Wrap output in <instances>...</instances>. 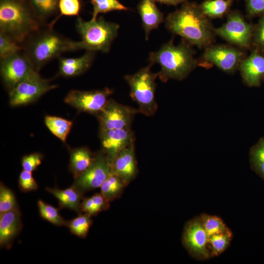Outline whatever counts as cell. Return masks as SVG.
Listing matches in <instances>:
<instances>
[{"label": "cell", "mask_w": 264, "mask_h": 264, "mask_svg": "<svg viewBox=\"0 0 264 264\" xmlns=\"http://www.w3.org/2000/svg\"><path fill=\"white\" fill-rule=\"evenodd\" d=\"M166 27L199 48L208 47L215 40V28L195 2H184L179 9L170 13L166 19Z\"/></svg>", "instance_id": "1"}, {"label": "cell", "mask_w": 264, "mask_h": 264, "mask_svg": "<svg viewBox=\"0 0 264 264\" xmlns=\"http://www.w3.org/2000/svg\"><path fill=\"white\" fill-rule=\"evenodd\" d=\"M23 51L38 71L63 53L80 49L79 41H72L47 24L29 36L22 44Z\"/></svg>", "instance_id": "2"}, {"label": "cell", "mask_w": 264, "mask_h": 264, "mask_svg": "<svg viewBox=\"0 0 264 264\" xmlns=\"http://www.w3.org/2000/svg\"><path fill=\"white\" fill-rule=\"evenodd\" d=\"M190 45L184 40L178 45L170 41L157 51L150 53V64L156 63L161 66L157 74L162 82L170 79L182 80L198 66L195 51Z\"/></svg>", "instance_id": "3"}, {"label": "cell", "mask_w": 264, "mask_h": 264, "mask_svg": "<svg viewBox=\"0 0 264 264\" xmlns=\"http://www.w3.org/2000/svg\"><path fill=\"white\" fill-rule=\"evenodd\" d=\"M44 24L28 0H0V31L22 45Z\"/></svg>", "instance_id": "4"}, {"label": "cell", "mask_w": 264, "mask_h": 264, "mask_svg": "<svg viewBox=\"0 0 264 264\" xmlns=\"http://www.w3.org/2000/svg\"><path fill=\"white\" fill-rule=\"evenodd\" d=\"M75 27L81 38L79 41L81 50L104 53L110 50L119 28L118 24L106 21L102 16L88 21L78 16Z\"/></svg>", "instance_id": "5"}, {"label": "cell", "mask_w": 264, "mask_h": 264, "mask_svg": "<svg viewBox=\"0 0 264 264\" xmlns=\"http://www.w3.org/2000/svg\"><path fill=\"white\" fill-rule=\"evenodd\" d=\"M151 66L125 77L130 88L131 97L138 105V112L148 116L154 115L157 109L155 92L158 74L151 71Z\"/></svg>", "instance_id": "6"}, {"label": "cell", "mask_w": 264, "mask_h": 264, "mask_svg": "<svg viewBox=\"0 0 264 264\" xmlns=\"http://www.w3.org/2000/svg\"><path fill=\"white\" fill-rule=\"evenodd\" d=\"M244 58V52L237 47L211 44L206 47L198 60V66L208 68L214 65L226 73H232L239 67Z\"/></svg>", "instance_id": "7"}, {"label": "cell", "mask_w": 264, "mask_h": 264, "mask_svg": "<svg viewBox=\"0 0 264 264\" xmlns=\"http://www.w3.org/2000/svg\"><path fill=\"white\" fill-rule=\"evenodd\" d=\"M56 87L34 70L9 90L10 104L18 106L31 103Z\"/></svg>", "instance_id": "8"}, {"label": "cell", "mask_w": 264, "mask_h": 264, "mask_svg": "<svg viewBox=\"0 0 264 264\" xmlns=\"http://www.w3.org/2000/svg\"><path fill=\"white\" fill-rule=\"evenodd\" d=\"M253 29L240 11L233 10L228 13L225 23L215 28V32L230 44L248 49L252 44Z\"/></svg>", "instance_id": "9"}, {"label": "cell", "mask_w": 264, "mask_h": 264, "mask_svg": "<svg viewBox=\"0 0 264 264\" xmlns=\"http://www.w3.org/2000/svg\"><path fill=\"white\" fill-rule=\"evenodd\" d=\"M138 110L109 99L106 105L97 115L101 132L131 128L134 115Z\"/></svg>", "instance_id": "10"}, {"label": "cell", "mask_w": 264, "mask_h": 264, "mask_svg": "<svg viewBox=\"0 0 264 264\" xmlns=\"http://www.w3.org/2000/svg\"><path fill=\"white\" fill-rule=\"evenodd\" d=\"M0 60L1 77L9 90L35 70L23 51Z\"/></svg>", "instance_id": "11"}, {"label": "cell", "mask_w": 264, "mask_h": 264, "mask_svg": "<svg viewBox=\"0 0 264 264\" xmlns=\"http://www.w3.org/2000/svg\"><path fill=\"white\" fill-rule=\"evenodd\" d=\"M111 172V163L102 151L96 156L91 165L75 178L73 185L82 194L100 187Z\"/></svg>", "instance_id": "12"}, {"label": "cell", "mask_w": 264, "mask_h": 264, "mask_svg": "<svg viewBox=\"0 0 264 264\" xmlns=\"http://www.w3.org/2000/svg\"><path fill=\"white\" fill-rule=\"evenodd\" d=\"M182 242L190 255L200 261L209 259L208 237L202 224L200 217L188 222L184 229Z\"/></svg>", "instance_id": "13"}, {"label": "cell", "mask_w": 264, "mask_h": 264, "mask_svg": "<svg viewBox=\"0 0 264 264\" xmlns=\"http://www.w3.org/2000/svg\"><path fill=\"white\" fill-rule=\"evenodd\" d=\"M112 93V90L108 88L91 91L71 90L65 97V102L80 111L97 114Z\"/></svg>", "instance_id": "14"}, {"label": "cell", "mask_w": 264, "mask_h": 264, "mask_svg": "<svg viewBox=\"0 0 264 264\" xmlns=\"http://www.w3.org/2000/svg\"><path fill=\"white\" fill-rule=\"evenodd\" d=\"M134 141L133 133L131 128L101 132L103 152L111 165L117 154Z\"/></svg>", "instance_id": "15"}, {"label": "cell", "mask_w": 264, "mask_h": 264, "mask_svg": "<svg viewBox=\"0 0 264 264\" xmlns=\"http://www.w3.org/2000/svg\"><path fill=\"white\" fill-rule=\"evenodd\" d=\"M239 68L244 83L250 87H258L264 81V53L254 49L249 56L244 58Z\"/></svg>", "instance_id": "16"}, {"label": "cell", "mask_w": 264, "mask_h": 264, "mask_svg": "<svg viewBox=\"0 0 264 264\" xmlns=\"http://www.w3.org/2000/svg\"><path fill=\"white\" fill-rule=\"evenodd\" d=\"M111 172L120 177L126 185L135 177L137 165L134 142L117 154L112 163Z\"/></svg>", "instance_id": "17"}, {"label": "cell", "mask_w": 264, "mask_h": 264, "mask_svg": "<svg viewBox=\"0 0 264 264\" xmlns=\"http://www.w3.org/2000/svg\"><path fill=\"white\" fill-rule=\"evenodd\" d=\"M0 215V244L9 249L22 228L21 213L17 207Z\"/></svg>", "instance_id": "18"}, {"label": "cell", "mask_w": 264, "mask_h": 264, "mask_svg": "<svg viewBox=\"0 0 264 264\" xmlns=\"http://www.w3.org/2000/svg\"><path fill=\"white\" fill-rule=\"evenodd\" d=\"M94 52L88 51L76 58H59V74L66 77L78 76L90 66L94 57Z\"/></svg>", "instance_id": "19"}, {"label": "cell", "mask_w": 264, "mask_h": 264, "mask_svg": "<svg viewBox=\"0 0 264 264\" xmlns=\"http://www.w3.org/2000/svg\"><path fill=\"white\" fill-rule=\"evenodd\" d=\"M142 26L148 40L150 32L156 29L164 21L163 14L156 6L153 0H141L137 6Z\"/></svg>", "instance_id": "20"}, {"label": "cell", "mask_w": 264, "mask_h": 264, "mask_svg": "<svg viewBox=\"0 0 264 264\" xmlns=\"http://www.w3.org/2000/svg\"><path fill=\"white\" fill-rule=\"evenodd\" d=\"M45 189L58 199L61 207L69 208L78 213L81 212V200L83 194L73 185L64 190L49 187H46Z\"/></svg>", "instance_id": "21"}, {"label": "cell", "mask_w": 264, "mask_h": 264, "mask_svg": "<svg viewBox=\"0 0 264 264\" xmlns=\"http://www.w3.org/2000/svg\"><path fill=\"white\" fill-rule=\"evenodd\" d=\"M89 150L86 148H80L72 151L70 154L69 169L75 178L87 170L94 161Z\"/></svg>", "instance_id": "22"}, {"label": "cell", "mask_w": 264, "mask_h": 264, "mask_svg": "<svg viewBox=\"0 0 264 264\" xmlns=\"http://www.w3.org/2000/svg\"><path fill=\"white\" fill-rule=\"evenodd\" d=\"M39 20L44 25L50 18L59 14L60 0H28Z\"/></svg>", "instance_id": "23"}, {"label": "cell", "mask_w": 264, "mask_h": 264, "mask_svg": "<svg viewBox=\"0 0 264 264\" xmlns=\"http://www.w3.org/2000/svg\"><path fill=\"white\" fill-rule=\"evenodd\" d=\"M234 0H205L199 5L208 18H222L230 12Z\"/></svg>", "instance_id": "24"}, {"label": "cell", "mask_w": 264, "mask_h": 264, "mask_svg": "<svg viewBox=\"0 0 264 264\" xmlns=\"http://www.w3.org/2000/svg\"><path fill=\"white\" fill-rule=\"evenodd\" d=\"M46 126L55 136L65 142L72 126L71 121L54 116H46L44 119Z\"/></svg>", "instance_id": "25"}, {"label": "cell", "mask_w": 264, "mask_h": 264, "mask_svg": "<svg viewBox=\"0 0 264 264\" xmlns=\"http://www.w3.org/2000/svg\"><path fill=\"white\" fill-rule=\"evenodd\" d=\"M125 185L120 177L111 172L100 187L101 193L109 201H111L119 196Z\"/></svg>", "instance_id": "26"}, {"label": "cell", "mask_w": 264, "mask_h": 264, "mask_svg": "<svg viewBox=\"0 0 264 264\" xmlns=\"http://www.w3.org/2000/svg\"><path fill=\"white\" fill-rule=\"evenodd\" d=\"M249 156L252 169L264 180V136L251 147Z\"/></svg>", "instance_id": "27"}, {"label": "cell", "mask_w": 264, "mask_h": 264, "mask_svg": "<svg viewBox=\"0 0 264 264\" xmlns=\"http://www.w3.org/2000/svg\"><path fill=\"white\" fill-rule=\"evenodd\" d=\"M232 238V232L229 228L224 232L209 237L208 244L211 250L210 255L216 257L223 253L229 246Z\"/></svg>", "instance_id": "28"}, {"label": "cell", "mask_w": 264, "mask_h": 264, "mask_svg": "<svg viewBox=\"0 0 264 264\" xmlns=\"http://www.w3.org/2000/svg\"><path fill=\"white\" fill-rule=\"evenodd\" d=\"M109 201L101 194H96L90 198H85L81 203V211L91 216L106 210Z\"/></svg>", "instance_id": "29"}, {"label": "cell", "mask_w": 264, "mask_h": 264, "mask_svg": "<svg viewBox=\"0 0 264 264\" xmlns=\"http://www.w3.org/2000/svg\"><path fill=\"white\" fill-rule=\"evenodd\" d=\"M92 222L91 215L85 213L67 221L66 226L72 234L85 238L88 234Z\"/></svg>", "instance_id": "30"}, {"label": "cell", "mask_w": 264, "mask_h": 264, "mask_svg": "<svg viewBox=\"0 0 264 264\" xmlns=\"http://www.w3.org/2000/svg\"><path fill=\"white\" fill-rule=\"evenodd\" d=\"M93 7L92 18L95 20L100 13H106L113 11H127L129 8L118 0H91Z\"/></svg>", "instance_id": "31"}, {"label": "cell", "mask_w": 264, "mask_h": 264, "mask_svg": "<svg viewBox=\"0 0 264 264\" xmlns=\"http://www.w3.org/2000/svg\"><path fill=\"white\" fill-rule=\"evenodd\" d=\"M81 8L80 0H60L58 4L59 14L47 25L53 27L54 24L63 16L78 17Z\"/></svg>", "instance_id": "32"}, {"label": "cell", "mask_w": 264, "mask_h": 264, "mask_svg": "<svg viewBox=\"0 0 264 264\" xmlns=\"http://www.w3.org/2000/svg\"><path fill=\"white\" fill-rule=\"evenodd\" d=\"M199 217L208 238L212 235L224 232L228 229L220 217L206 214L201 215Z\"/></svg>", "instance_id": "33"}, {"label": "cell", "mask_w": 264, "mask_h": 264, "mask_svg": "<svg viewBox=\"0 0 264 264\" xmlns=\"http://www.w3.org/2000/svg\"><path fill=\"white\" fill-rule=\"evenodd\" d=\"M41 217L57 226H66V222L59 213V209L39 199L37 202Z\"/></svg>", "instance_id": "34"}, {"label": "cell", "mask_w": 264, "mask_h": 264, "mask_svg": "<svg viewBox=\"0 0 264 264\" xmlns=\"http://www.w3.org/2000/svg\"><path fill=\"white\" fill-rule=\"evenodd\" d=\"M22 45L9 36L0 31V59H2L23 51Z\"/></svg>", "instance_id": "35"}, {"label": "cell", "mask_w": 264, "mask_h": 264, "mask_svg": "<svg viewBox=\"0 0 264 264\" xmlns=\"http://www.w3.org/2000/svg\"><path fill=\"white\" fill-rule=\"evenodd\" d=\"M18 207L13 192L3 183L0 186V214L14 210Z\"/></svg>", "instance_id": "36"}, {"label": "cell", "mask_w": 264, "mask_h": 264, "mask_svg": "<svg viewBox=\"0 0 264 264\" xmlns=\"http://www.w3.org/2000/svg\"><path fill=\"white\" fill-rule=\"evenodd\" d=\"M252 44L264 53V15L261 16L258 23L254 26Z\"/></svg>", "instance_id": "37"}, {"label": "cell", "mask_w": 264, "mask_h": 264, "mask_svg": "<svg viewBox=\"0 0 264 264\" xmlns=\"http://www.w3.org/2000/svg\"><path fill=\"white\" fill-rule=\"evenodd\" d=\"M19 186L20 190L24 192L34 191L38 186L32 176V172L23 170L19 178Z\"/></svg>", "instance_id": "38"}, {"label": "cell", "mask_w": 264, "mask_h": 264, "mask_svg": "<svg viewBox=\"0 0 264 264\" xmlns=\"http://www.w3.org/2000/svg\"><path fill=\"white\" fill-rule=\"evenodd\" d=\"M43 158V155L39 153L24 156L22 160L23 170L32 172L42 163Z\"/></svg>", "instance_id": "39"}, {"label": "cell", "mask_w": 264, "mask_h": 264, "mask_svg": "<svg viewBox=\"0 0 264 264\" xmlns=\"http://www.w3.org/2000/svg\"><path fill=\"white\" fill-rule=\"evenodd\" d=\"M249 18L264 15V0H244Z\"/></svg>", "instance_id": "40"}, {"label": "cell", "mask_w": 264, "mask_h": 264, "mask_svg": "<svg viewBox=\"0 0 264 264\" xmlns=\"http://www.w3.org/2000/svg\"><path fill=\"white\" fill-rule=\"evenodd\" d=\"M154 2H159L160 3L166 4L167 5H177L180 3H183L189 0H153Z\"/></svg>", "instance_id": "41"}]
</instances>
